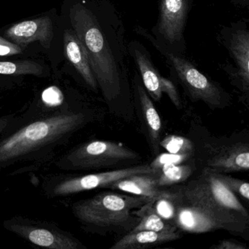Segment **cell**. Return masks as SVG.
<instances>
[{"label":"cell","instance_id":"obj_1","mask_svg":"<svg viewBox=\"0 0 249 249\" xmlns=\"http://www.w3.org/2000/svg\"><path fill=\"white\" fill-rule=\"evenodd\" d=\"M70 20L106 103H129V53L121 13L109 1L94 6L78 2L70 9Z\"/></svg>","mask_w":249,"mask_h":249},{"label":"cell","instance_id":"obj_2","mask_svg":"<svg viewBox=\"0 0 249 249\" xmlns=\"http://www.w3.org/2000/svg\"><path fill=\"white\" fill-rule=\"evenodd\" d=\"M89 121L86 112L62 108L17 126L0 137V172L21 163L49 160Z\"/></svg>","mask_w":249,"mask_h":249},{"label":"cell","instance_id":"obj_3","mask_svg":"<svg viewBox=\"0 0 249 249\" xmlns=\"http://www.w3.org/2000/svg\"><path fill=\"white\" fill-rule=\"evenodd\" d=\"M178 189L184 202L208 213L226 231L237 235L249 231L247 209L215 172L202 169L197 177Z\"/></svg>","mask_w":249,"mask_h":249},{"label":"cell","instance_id":"obj_4","mask_svg":"<svg viewBox=\"0 0 249 249\" xmlns=\"http://www.w3.org/2000/svg\"><path fill=\"white\" fill-rule=\"evenodd\" d=\"M151 199L138 195L103 192L88 199L77 201L72 205L75 218L84 230L100 234L126 233L138 224L134 210Z\"/></svg>","mask_w":249,"mask_h":249},{"label":"cell","instance_id":"obj_5","mask_svg":"<svg viewBox=\"0 0 249 249\" xmlns=\"http://www.w3.org/2000/svg\"><path fill=\"white\" fill-rule=\"evenodd\" d=\"M194 0H160L159 17L150 34L137 26L134 31L146 39L157 51L184 55L186 52L185 30Z\"/></svg>","mask_w":249,"mask_h":249},{"label":"cell","instance_id":"obj_6","mask_svg":"<svg viewBox=\"0 0 249 249\" xmlns=\"http://www.w3.org/2000/svg\"><path fill=\"white\" fill-rule=\"evenodd\" d=\"M170 70V79L178 84L192 102H203L210 108L224 109L231 103V96L218 83L204 75L185 55L159 51Z\"/></svg>","mask_w":249,"mask_h":249},{"label":"cell","instance_id":"obj_7","mask_svg":"<svg viewBox=\"0 0 249 249\" xmlns=\"http://www.w3.org/2000/svg\"><path fill=\"white\" fill-rule=\"evenodd\" d=\"M139 154L119 142L91 141L74 147L56 161L65 171H87L120 167L140 160Z\"/></svg>","mask_w":249,"mask_h":249},{"label":"cell","instance_id":"obj_8","mask_svg":"<svg viewBox=\"0 0 249 249\" xmlns=\"http://www.w3.org/2000/svg\"><path fill=\"white\" fill-rule=\"evenodd\" d=\"M141 174L154 173L149 164H142L82 176L53 177L46 183L45 191L49 196L65 197L93 189L107 188L113 182Z\"/></svg>","mask_w":249,"mask_h":249},{"label":"cell","instance_id":"obj_9","mask_svg":"<svg viewBox=\"0 0 249 249\" xmlns=\"http://www.w3.org/2000/svg\"><path fill=\"white\" fill-rule=\"evenodd\" d=\"M5 230L39 247L49 249H87L71 233L46 221L25 217H12L5 220Z\"/></svg>","mask_w":249,"mask_h":249},{"label":"cell","instance_id":"obj_10","mask_svg":"<svg viewBox=\"0 0 249 249\" xmlns=\"http://www.w3.org/2000/svg\"><path fill=\"white\" fill-rule=\"evenodd\" d=\"M249 21L243 20L222 27L218 41L228 51L235 67L224 65L231 84L248 98L249 93Z\"/></svg>","mask_w":249,"mask_h":249},{"label":"cell","instance_id":"obj_11","mask_svg":"<svg viewBox=\"0 0 249 249\" xmlns=\"http://www.w3.org/2000/svg\"><path fill=\"white\" fill-rule=\"evenodd\" d=\"M129 56L133 59L144 88L151 100L160 102L163 94L169 99L178 109H181L182 102L176 84L164 78L153 62L151 54L140 41L132 40L127 43Z\"/></svg>","mask_w":249,"mask_h":249},{"label":"cell","instance_id":"obj_12","mask_svg":"<svg viewBox=\"0 0 249 249\" xmlns=\"http://www.w3.org/2000/svg\"><path fill=\"white\" fill-rule=\"evenodd\" d=\"M206 158L203 169L218 173L248 171L249 147L248 142L234 141L227 143H209L205 145Z\"/></svg>","mask_w":249,"mask_h":249},{"label":"cell","instance_id":"obj_13","mask_svg":"<svg viewBox=\"0 0 249 249\" xmlns=\"http://www.w3.org/2000/svg\"><path fill=\"white\" fill-rule=\"evenodd\" d=\"M131 89L144 135L148 141L150 149L154 155H158L161 148L160 141L162 128L161 118L152 100L144 88L138 71L134 73Z\"/></svg>","mask_w":249,"mask_h":249},{"label":"cell","instance_id":"obj_14","mask_svg":"<svg viewBox=\"0 0 249 249\" xmlns=\"http://www.w3.org/2000/svg\"><path fill=\"white\" fill-rule=\"evenodd\" d=\"M4 36L21 49L35 42H39L45 49H49L53 38V23L47 17L21 21L11 26Z\"/></svg>","mask_w":249,"mask_h":249},{"label":"cell","instance_id":"obj_15","mask_svg":"<svg viewBox=\"0 0 249 249\" xmlns=\"http://www.w3.org/2000/svg\"><path fill=\"white\" fill-rule=\"evenodd\" d=\"M177 204L173 225L181 231L192 234H201L217 230H224V227L208 213L198 207L194 206L181 199L178 189Z\"/></svg>","mask_w":249,"mask_h":249},{"label":"cell","instance_id":"obj_16","mask_svg":"<svg viewBox=\"0 0 249 249\" xmlns=\"http://www.w3.org/2000/svg\"><path fill=\"white\" fill-rule=\"evenodd\" d=\"M63 41L67 59L76 70L86 85L94 92H98V84L91 71L85 49L72 29L65 30Z\"/></svg>","mask_w":249,"mask_h":249},{"label":"cell","instance_id":"obj_17","mask_svg":"<svg viewBox=\"0 0 249 249\" xmlns=\"http://www.w3.org/2000/svg\"><path fill=\"white\" fill-rule=\"evenodd\" d=\"M180 238L178 231L170 232L141 230L126 233L122 238L113 243L110 249H144L164 244Z\"/></svg>","mask_w":249,"mask_h":249},{"label":"cell","instance_id":"obj_18","mask_svg":"<svg viewBox=\"0 0 249 249\" xmlns=\"http://www.w3.org/2000/svg\"><path fill=\"white\" fill-rule=\"evenodd\" d=\"M107 189L119 190L131 195L156 199L167 195L170 189H162L156 183L155 175L141 174L129 176L113 182Z\"/></svg>","mask_w":249,"mask_h":249},{"label":"cell","instance_id":"obj_19","mask_svg":"<svg viewBox=\"0 0 249 249\" xmlns=\"http://www.w3.org/2000/svg\"><path fill=\"white\" fill-rule=\"evenodd\" d=\"M151 199L138 209L134 210L133 214L138 217L139 221L132 231L149 230L159 232L178 231L177 227L163 219L155 212L151 204Z\"/></svg>","mask_w":249,"mask_h":249},{"label":"cell","instance_id":"obj_20","mask_svg":"<svg viewBox=\"0 0 249 249\" xmlns=\"http://www.w3.org/2000/svg\"><path fill=\"white\" fill-rule=\"evenodd\" d=\"M195 168L194 162L169 166L155 174L156 183L158 187L162 188L183 183L192 176Z\"/></svg>","mask_w":249,"mask_h":249},{"label":"cell","instance_id":"obj_21","mask_svg":"<svg viewBox=\"0 0 249 249\" xmlns=\"http://www.w3.org/2000/svg\"><path fill=\"white\" fill-rule=\"evenodd\" d=\"M0 74L2 75H33L42 76L43 68L33 61H15L0 62Z\"/></svg>","mask_w":249,"mask_h":249},{"label":"cell","instance_id":"obj_22","mask_svg":"<svg viewBox=\"0 0 249 249\" xmlns=\"http://www.w3.org/2000/svg\"><path fill=\"white\" fill-rule=\"evenodd\" d=\"M178 196L177 189H170L167 195L151 199V204L155 212L163 219L172 224H173L176 215Z\"/></svg>","mask_w":249,"mask_h":249},{"label":"cell","instance_id":"obj_23","mask_svg":"<svg viewBox=\"0 0 249 249\" xmlns=\"http://www.w3.org/2000/svg\"><path fill=\"white\" fill-rule=\"evenodd\" d=\"M160 147L170 154L192 157L195 154V143L190 139L178 135H167L160 141Z\"/></svg>","mask_w":249,"mask_h":249},{"label":"cell","instance_id":"obj_24","mask_svg":"<svg viewBox=\"0 0 249 249\" xmlns=\"http://www.w3.org/2000/svg\"><path fill=\"white\" fill-rule=\"evenodd\" d=\"M192 157H193L189 155H178V154L164 153V154L157 155L154 161L149 165L155 175L165 167L174 165V164H183L190 160Z\"/></svg>","mask_w":249,"mask_h":249},{"label":"cell","instance_id":"obj_25","mask_svg":"<svg viewBox=\"0 0 249 249\" xmlns=\"http://www.w3.org/2000/svg\"><path fill=\"white\" fill-rule=\"evenodd\" d=\"M219 178L224 182V184L236 195L240 196L246 202L249 200V183L246 180H240L236 178L227 176L224 173H218Z\"/></svg>","mask_w":249,"mask_h":249},{"label":"cell","instance_id":"obj_26","mask_svg":"<svg viewBox=\"0 0 249 249\" xmlns=\"http://www.w3.org/2000/svg\"><path fill=\"white\" fill-rule=\"evenodd\" d=\"M42 100L49 107H57L64 101V95L56 87H51L43 91Z\"/></svg>","mask_w":249,"mask_h":249},{"label":"cell","instance_id":"obj_27","mask_svg":"<svg viewBox=\"0 0 249 249\" xmlns=\"http://www.w3.org/2000/svg\"><path fill=\"white\" fill-rule=\"evenodd\" d=\"M21 122L19 118L15 114L0 116V137L17 127Z\"/></svg>","mask_w":249,"mask_h":249},{"label":"cell","instance_id":"obj_28","mask_svg":"<svg viewBox=\"0 0 249 249\" xmlns=\"http://www.w3.org/2000/svg\"><path fill=\"white\" fill-rule=\"evenodd\" d=\"M22 49L0 36V56H10L22 53Z\"/></svg>","mask_w":249,"mask_h":249},{"label":"cell","instance_id":"obj_29","mask_svg":"<svg viewBox=\"0 0 249 249\" xmlns=\"http://www.w3.org/2000/svg\"><path fill=\"white\" fill-rule=\"evenodd\" d=\"M211 249H248L247 246L237 240H223L210 248Z\"/></svg>","mask_w":249,"mask_h":249},{"label":"cell","instance_id":"obj_30","mask_svg":"<svg viewBox=\"0 0 249 249\" xmlns=\"http://www.w3.org/2000/svg\"><path fill=\"white\" fill-rule=\"evenodd\" d=\"M231 1L234 5L243 7V8L249 5V0H231Z\"/></svg>","mask_w":249,"mask_h":249}]
</instances>
